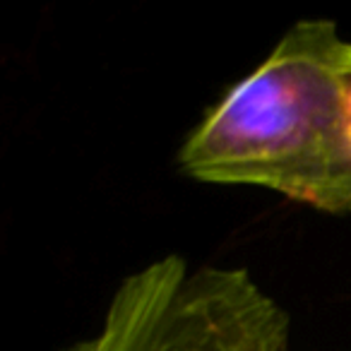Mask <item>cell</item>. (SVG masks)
Instances as JSON below:
<instances>
[{"mask_svg": "<svg viewBox=\"0 0 351 351\" xmlns=\"http://www.w3.org/2000/svg\"><path fill=\"white\" fill-rule=\"evenodd\" d=\"M60 351H296L291 320L248 269L169 253L130 272L92 337Z\"/></svg>", "mask_w": 351, "mask_h": 351, "instance_id": "obj_2", "label": "cell"}, {"mask_svg": "<svg viewBox=\"0 0 351 351\" xmlns=\"http://www.w3.org/2000/svg\"><path fill=\"white\" fill-rule=\"evenodd\" d=\"M346 39L332 20H298L178 149L200 183L250 186L351 217V140L341 94Z\"/></svg>", "mask_w": 351, "mask_h": 351, "instance_id": "obj_1", "label": "cell"}, {"mask_svg": "<svg viewBox=\"0 0 351 351\" xmlns=\"http://www.w3.org/2000/svg\"><path fill=\"white\" fill-rule=\"evenodd\" d=\"M341 94H344V116H346V130L351 140V41H346L344 53H341Z\"/></svg>", "mask_w": 351, "mask_h": 351, "instance_id": "obj_3", "label": "cell"}]
</instances>
